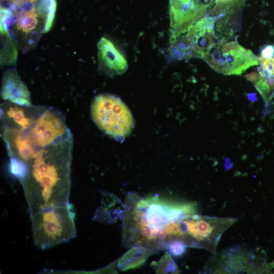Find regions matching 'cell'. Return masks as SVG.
<instances>
[{
	"instance_id": "cell-1",
	"label": "cell",
	"mask_w": 274,
	"mask_h": 274,
	"mask_svg": "<svg viewBox=\"0 0 274 274\" xmlns=\"http://www.w3.org/2000/svg\"><path fill=\"white\" fill-rule=\"evenodd\" d=\"M1 122L10 171L22 184L30 217L69 206L74 141L64 115L53 107L6 101Z\"/></svg>"
},
{
	"instance_id": "cell-2",
	"label": "cell",
	"mask_w": 274,
	"mask_h": 274,
	"mask_svg": "<svg viewBox=\"0 0 274 274\" xmlns=\"http://www.w3.org/2000/svg\"><path fill=\"white\" fill-rule=\"evenodd\" d=\"M122 242L126 247L141 245L155 252L167 249L175 241L178 221L197 214L194 202H183L135 193L125 199Z\"/></svg>"
},
{
	"instance_id": "cell-3",
	"label": "cell",
	"mask_w": 274,
	"mask_h": 274,
	"mask_svg": "<svg viewBox=\"0 0 274 274\" xmlns=\"http://www.w3.org/2000/svg\"><path fill=\"white\" fill-rule=\"evenodd\" d=\"M70 206L42 210L31 217L33 237L38 247L46 249L75 237L74 214Z\"/></svg>"
},
{
	"instance_id": "cell-4",
	"label": "cell",
	"mask_w": 274,
	"mask_h": 274,
	"mask_svg": "<svg viewBox=\"0 0 274 274\" xmlns=\"http://www.w3.org/2000/svg\"><path fill=\"white\" fill-rule=\"evenodd\" d=\"M91 114L96 125L117 141H123L134 126L129 109L119 97L113 94L103 93L95 96Z\"/></svg>"
},
{
	"instance_id": "cell-5",
	"label": "cell",
	"mask_w": 274,
	"mask_h": 274,
	"mask_svg": "<svg viewBox=\"0 0 274 274\" xmlns=\"http://www.w3.org/2000/svg\"><path fill=\"white\" fill-rule=\"evenodd\" d=\"M237 221L232 217L193 215L181 221L182 242L187 247L202 248L215 253L224 232Z\"/></svg>"
},
{
	"instance_id": "cell-6",
	"label": "cell",
	"mask_w": 274,
	"mask_h": 274,
	"mask_svg": "<svg viewBox=\"0 0 274 274\" xmlns=\"http://www.w3.org/2000/svg\"><path fill=\"white\" fill-rule=\"evenodd\" d=\"M218 19L206 14L185 33L170 43V55L180 60L203 57L216 42L215 25Z\"/></svg>"
},
{
	"instance_id": "cell-7",
	"label": "cell",
	"mask_w": 274,
	"mask_h": 274,
	"mask_svg": "<svg viewBox=\"0 0 274 274\" xmlns=\"http://www.w3.org/2000/svg\"><path fill=\"white\" fill-rule=\"evenodd\" d=\"M216 72L225 75H239L259 64L250 50L235 41L216 42L202 59Z\"/></svg>"
},
{
	"instance_id": "cell-8",
	"label": "cell",
	"mask_w": 274,
	"mask_h": 274,
	"mask_svg": "<svg viewBox=\"0 0 274 274\" xmlns=\"http://www.w3.org/2000/svg\"><path fill=\"white\" fill-rule=\"evenodd\" d=\"M267 266L252 249L238 246L215 254L206 264L210 273H256L266 271Z\"/></svg>"
},
{
	"instance_id": "cell-9",
	"label": "cell",
	"mask_w": 274,
	"mask_h": 274,
	"mask_svg": "<svg viewBox=\"0 0 274 274\" xmlns=\"http://www.w3.org/2000/svg\"><path fill=\"white\" fill-rule=\"evenodd\" d=\"M32 3L26 2L14 12L11 25V31L18 46L24 51H28L36 46L45 26V20L39 14Z\"/></svg>"
},
{
	"instance_id": "cell-10",
	"label": "cell",
	"mask_w": 274,
	"mask_h": 274,
	"mask_svg": "<svg viewBox=\"0 0 274 274\" xmlns=\"http://www.w3.org/2000/svg\"><path fill=\"white\" fill-rule=\"evenodd\" d=\"M208 6V0H169L170 43L185 33L203 17Z\"/></svg>"
},
{
	"instance_id": "cell-11",
	"label": "cell",
	"mask_w": 274,
	"mask_h": 274,
	"mask_svg": "<svg viewBox=\"0 0 274 274\" xmlns=\"http://www.w3.org/2000/svg\"><path fill=\"white\" fill-rule=\"evenodd\" d=\"M97 56L99 71L109 76L123 74L127 69V62L113 43L105 37L97 43Z\"/></svg>"
},
{
	"instance_id": "cell-12",
	"label": "cell",
	"mask_w": 274,
	"mask_h": 274,
	"mask_svg": "<svg viewBox=\"0 0 274 274\" xmlns=\"http://www.w3.org/2000/svg\"><path fill=\"white\" fill-rule=\"evenodd\" d=\"M1 95L3 100L17 105H32L30 92L14 67L3 74Z\"/></svg>"
},
{
	"instance_id": "cell-13",
	"label": "cell",
	"mask_w": 274,
	"mask_h": 274,
	"mask_svg": "<svg viewBox=\"0 0 274 274\" xmlns=\"http://www.w3.org/2000/svg\"><path fill=\"white\" fill-rule=\"evenodd\" d=\"M155 251L141 245H135L125 253L117 261V267L121 271L140 267L145 264Z\"/></svg>"
},
{
	"instance_id": "cell-14",
	"label": "cell",
	"mask_w": 274,
	"mask_h": 274,
	"mask_svg": "<svg viewBox=\"0 0 274 274\" xmlns=\"http://www.w3.org/2000/svg\"><path fill=\"white\" fill-rule=\"evenodd\" d=\"M245 77L254 84L265 102L271 100L274 96V76L260 66L256 71L246 75Z\"/></svg>"
},
{
	"instance_id": "cell-15",
	"label": "cell",
	"mask_w": 274,
	"mask_h": 274,
	"mask_svg": "<svg viewBox=\"0 0 274 274\" xmlns=\"http://www.w3.org/2000/svg\"><path fill=\"white\" fill-rule=\"evenodd\" d=\"M17 44L8 30L1 29V64L11 66L16 64L18 56Z\"/></svg>"
},
{
	"instance_id": "cell-16",
	"label": "cell",
	"mask_w": 274,
	"mask_h": 274,
	"mask_svg": "<svg viewBox=\"0 0 274 274\" xmlns=\"http://www.w3.org/2000/svg\"><path fill=\"white\" fill-rule=\"evenodd\" d=\"M56 6V0H41L36 7L39 14L45 20L43 33L48 32L52 27Z\"/></svg>"
},
{
	"instance_id": "cell-17",
	"label": "cell",
	"mask_w": 274,
	"mask_h": 274,
	"mask_svg": "<svg viewBox=\"0 0 274 274\" xmlns=\"http://www.w3.org/2000/svg\"><path fill=\"white\" fill-rule=\"evenodd\" d=\"M151 265L156 273H179L181 272L168 251L158 261L152 262Z\"/></svg>"
},
{
	"instance_id": "cell-18",
	"label": "cell",
	"mask_w": 274,
	"mask_h": 274,
	"mask_svg": "<svg viewBox=\"0 0 274 274\" xmlns=\"http://www.w3.org/2000/svg\"><path fill=\"white\" fill-rule=\"evenodd\" d=\"M186 248L187 246L182 242L175 240L169 244L167 250L171 255L179 257L184 254Z\"/></svg>"
},
{
	"instance_id": "cell-19",
	"label": "cell",
	"mask_w": 274,
	"mask_h": 274,
	"mask_svg": "<svg viewBox=\"0 0 274 274\" xmlns=\"http://www.w3.org/2000/svg\"><path fill=\"white\" fill-rule=\"evenodd\" d=\"M260 66L267 73L274 76V56L270 58H258Z\"/></svg>"
},
{
	"instance_id": "cell-20",
	"label": "cell",
	"mask_w": 274,
	"mask_h": 274,
	"mask_svg": "<svg viewBox=\"0 0 274 274\" xmlns=\"http://www.w3.org/2000/svg\"><path fill=\"white\" fill-rule=\"evenodd\" d=\"M274 56V47L268 45L261 50V56L264 58H270Z\"/></svg>"
},
{
	"instance_id": "cell-21",
	"label": "cell",
	"mask_w": 274,
	"mask_h": 274,
	"mask_svg": "<svg viewBox=\"0 0 274 274\" xmlns=\"http://www.w3.org/2000/svg\"><path fill=\"white\" fill-rule=\"evenodd\" d=\"M271 267L274 268V261L271 263Z\"/></svg>"
}]
</instances>
